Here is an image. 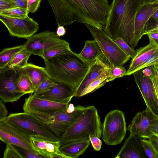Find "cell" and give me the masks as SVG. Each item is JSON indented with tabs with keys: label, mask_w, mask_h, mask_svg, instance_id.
I'll use <instances>...</instances> for the list:
<instances>
[{
	"label": "cell",
	"mask_w": 158,
	"mask_h": 158,
	"mask_svg": "<svg viewBox=\"0 0 158 158\" xmlns=\"http://www.w3.org/2000/svg\"><path fill=\"white\" fill-rule=\"evenodd\" d=\"M56 24L67 26L74 22L104 30L110 5L107 0H47Z\"/></svg>",
	"instance_id": "obj_1"
},
{
	"label": "cell",
	"mask_w": 158,
	"mask_h": 158,
	"mask_svg": "<svg viewBox=\"0 0 158 158\" xmlns=\"http://www.w3.org/2000/svg\"><path fill=\"white\" fill-rule=\"evenodd\" d=\"M143 3V0H113L104 31L113 40L119 37L131 48L135 47V19Z\"/></svg>",
	"instance_id": "obj_2"
},
{
	"label": "cell",
	"mask_w": 158,
	"mask_h": 158,
	"mask_svg": "<svg viewBox=\"0 0 158 158\" xmlns=\"http://www.w3.org/2000/svg\"><path fill=\"white\" fill-rule=\"evenodd\" d=\"M50 78L55 82L67 85L75 90L78 87L90 66L72 50L44 60Z\"/></svg>",
	"instance_id": "obj_3"
},
{
	"label": "cell",
	"mask_w": 158,
	"mask_h": 158,
	"mask_svg": "<svg viewBox=\"0 0 158 158\" xmlns=\"http://www.w3.org/2000/svg\"><path fill=\"white\" fill-rule=\"evenodd\" d=\"M102 124L97 109L94 106H86L79 117L59 138L60 146L72 141L94 135L102 136Z\"/></svg>",
	"instance_id": "obj_4"
},
{
	"label": "cell",
	"mask_w": 158,
	"mask_h": 158,
	"mask_svg": "<svg viewBox=\"0 0 158 158\" xmlns=\"http://www.w3.org/2000/svg\"><path fill=\"white\" fill-rule=\"evenodd\" d=\"M133 74L146 108L158 116V64L139 70Z\"/></svg>",
	"instance_id": "obj_5"
},
{
	"label": "cell",
	"mask_w": 158,
	"mask_h": 158,
	"mask_svg": "<svg viewBox=\"0 0 158 158\" xmlns=\"http://www.w3.org/2000/svg\"><path fill=\"white\" fill-rule=\"evenodd\" d=\"M85 25L97 42L103 57L109 66H123L130 60V56L123 52L104 30L88 24H85Z\"/></svg>",
	"instance_id": "obj_6"
},
{
	"label": "cell",
	"mask_w": 158,
	"mask_h": 158,
	"mask_svg": "<svg viewBox=\"0 0 158 158\" xmlns=\"http://www.w3.org/2000/svg\"><path fill=\"white\" fill-rule=\"evenodd\" d=\"M6 119L29 135L52 141H58L59 138L52 132L34 115L25 112L11 113Z\"/></svg>",
	"instance_id": "obj_7"
},
{
	"label": "cell",
	"mask_w": 158,
	"mask_h": 158,
	"mask_svg": "<svg viewBox=\"0 0 158 158\" xmlns=\"http://www.w3.org/2000/svg\"><path fill=\"white\" fill-rule=\"evenodd\" d=\"M125 115L118 109L111 110L106 116L102 127V139L107 145L120 144L126 133Z\"/></svg>",
	"instance_id": "obj_8"
},
{
	"label": "cell",
	"mask_w": 158,
	"mask_h": 158,
	"mask_svg": "<svg viewBox=\"0 0 158 158\" xmlns=\"http://www.w3.org/2000/svg\"><path fill=\"white\" fill-rule=\"evenodd\" d=\"M86 107L77 106L74 110L69 112L66 110L49 116L34 115L59 138L83 111Z\"/></svg>",
	"instance_id": "obj_9"
},
{
	"label": "cell",
	"mask_w": 158,
	"mask_h": 158,
	"mask_svg": "<svg viewBox=\"0 0 158 158\" xmlns=\"http://www.w3.org/2000/svg\"><path fill=\"white\" fill-rule=\"evenodd\" d=\"M127 129L131 134L142 138L158 135V116L146 108L135 116Z\"/></svg>",
	"instance_id": "obj_10"
},
{
	"label": "cell",
	"mask_w": 158,
	"mask_h": 158,
	"mask_svg": "<svg viewBox=\"0 0 158 158\" xmlns=\"http://www.w3.org/2000/svg\"><path fill=\"white\" fill-rule=\"evenodd\" d=\"M69 45L65 40L60 39L55 32L48 30L34 34L27 39L24 44V51L41 56L44 51L52 48Z\"/></svg>",
	"instance_id": "obj_11"
},
{
	"label": "cell",
	"mask_w": 158,
	"mask_h": 158,
	"mask_svg": "<svg viewBox=\"0 0 158 158\" xmlns=\"http://www.w3.org/2000/svg\"><path fill=\"white\" fill-rule=\"evenodd\" d=\"M0 21L7 29L10 36L27 39L35 34L39 24L27 15L23 19L13 18L0 14Z\"/></svg>",
	"instance_id": "obj_12"
},
{
	"label": "cell",
	"mask_w": 158,
	"mask_h": 158,
	"mask_svg": "<svg viewBox=\"0 0 158 158\" xmlns=\"http://www.w3.org/2000/svg\"><path fill=\"white\" fill-rule=\"evenodd\" d=\"M18 70L7 66L0 69V99L3 102L17 101L25 94L16 85Z\"/></svg>",
	"instance_id": "obj_13"
},
{
	"label": "cell",
	"mask_w": 158,
	"mask_h": 158,
	"mask_svg": "<svg viewBox=\"0 0 158 158\" xmlns=\"http://www.w3.org/2000/svg\"><path fill=\"white\" fill-rule=\"evenodd\" d=\"M69 104L58 103L31 94L26 98L23 110L34 115L49 116L66 110Z\"/></svg>",
	"instance_id": "obj_14"
},
{
	"label": "cell",
	"mask_w": 158,
	"mask_h": 158,
	"mask_svg": "<svg viewBox=\"0 0 158 158\" xmlns=\"http://www.w3.org/2000/svg\"><path fill=\"white\" fill-rule=\"evenodd\" d=\"M30 135L11 123L6 118L0 121V140L7 144L34 151Z\"/></svg>",
	"instance_id": "obj_15"
},
{
	"label": "cell",
	"mask_w": 158,
	"mask_h": 158,
	"mask_svg": "<svg viewBox=\"0 0 158 158\" xmlns=\"http://www.w3.org/2000/svg\"><path fill=\"white\" fill-rule=\"evenodd\" d=\"M30 137L33 150L44 158H68L60 151L59 140H51L34 135Z\"/></svg>",
	"instance_id": "obj_16"
},
{
	"label": "cell",
	"mask_w": 158,
	"mask_h": 158,
	"mask_svg": "<svg viewBox=\"0 0 158 158\" xmlns=\"http://www.w3.org/2000/svg\"><path fill=\"white\" fill-rule=\"evenodd\" d=\"M157 10L158 2L143 3L139 8L135 17L134 26L135 40L137 45L143 35L147 22Z\"/></svg>",
	"instance_id": "obj_17"
},
{
	"label": "cell",
	"mask_w": 158,
	"mask_h": 158,
	"mask_svg": "<svg viewBox=\"0 0 158 158\" xmlns=\"http://www.w3.org/2000/svg\"><path fill=\"white\" fill-rule=\"evenodd\" d=\"M142 138L130 134L115 158H147L142 146Z\"/></svg>",
	"instance_id": "obj_18"
},
{
	"label": "cell",
	"mask_w": 158,
	"mask_h": 158,
	"mask_svg": "<svg viewBox=\"0 0 158 158\" xmlns=\"http://www.w3.org/2000/svg\"><path fill=\"white\" fill-rule=\"evenodd\" d=\"M75 90L70 87L58 83L49 91L42 93L34 95L43 99L55 102L69 104L74 97Z\"/></svg>",
	"instance_id": "obj_19"
},
{
	"label": "cell",
	"mask_w": 158,
	"mask_h": 158,
	"mask_svg": "<svg viewBox=\"0 0 158 158\" xmlns=\"http://www.w3.org/2000/svg\"><path fill=\"white\" fill-rule=\"evenodd\" d=\"M109 66L103 57L96 59L90 65L84 78L75 91L74 97H80L83 91L92 81L107 71Z\"/></svg>",
	"instance_id": "obj_20"
},
{
	"label": "cell",
	"mask_w": 158,
	"mask_h": 158,
	"mask_svg": "<svg viewBox=\"0 0 158 158\" xmlns=\"http://www.w3.org/2000/svg\"><path fill=\"white\" fill-rule=\"evenodd\" d=\"M149 42L147 45L137 49L135 57L132 59L126 75L133 74L139 66L149 56L158 49V44L148 36Z\"/></svg>",
	"instance_id": "obj_21"
},
{
	"label": "cell",
	"mask_w": 158,
	"mask_h": 158,
	"mask_svg": "<svg viewBox=\"0 0 158 158\" xmlns=\"http://www.w3.org/2000/svg\"><path fill=\"white\" fill-rule=\"evenodd\" d=\"M90 142L88 138L82 139L61 145L60 150L68 158H77L84 153Z\"/></svg>",
	"instance_id": "obj_22"
},
{
	"label": "cell",
	"mask_w": 158,
	"mask_h": 158,
	"mask_svg": "<svg viewBox=\"0 0 158 158\" xmlns=\"http://www.w3.org/2000/svg\"><path fill=\"white\" fill-rule=\"evenodd\" d=\"M21 69L31 81L35 91L42 82L50 78L45 68L31 63H27Z\"/></svg>",
	"instance_id": "obj_23"
},
{
	"label": "cell",
	"mask_w": 158,
	"mask_h": 158,
	"mask_svg": "<svg viewBox=\"0 0 158 158\" xmlns=\"http://www.w3.org/2000/svg\"><path fill=\"white\" fill-rule=\"evenodd\" d=\"M78 54L81 59L89 65L96 59L103 57L101 51L94 40H87Z\"/></svg>",
	"instance_id": "obj_24"
},
{
	"label": "cell",
	"mask_w": 158,
	"mask_h": 158,
	"mask_svg": "<svg viewBox=\"0 0 158 158\" xmlns=\"http://www.w3.org/2000/svg\"><path fill=\"white\" fill-rule=\"evenodd\" d=\"M16 84L18 89L25 94H32L35 91L31 81L21 69L18 70Z\"/></svg>",
	"instance_id": "obj_25"
},
{
	"label": "cell",
	"mask_w": 158,
	"mask_h": 158,
	"mask_svg": "<svg viewBox=\"0 0 158 158\" xmlns=\"http://www.w3.org/2000/svg\"><path fill=\"white\" fill-rule=\"evenodd\" d=\"M24 44L6 48L0 52V69L7 67L13 57L23 49Z\"/></svg>",
	"instance_id": "obj_26"
},
{
	"label": "cell",
	"mask_w": 158,
	"mask_h": 158,
	"mask_svg": "<svg viewBox=\"0 0 158 158\" xmlns=\"http://www.w3.org/2000/svg\"><path fill=\"white\" fill-rule=\"evenodd\" d=\"M31 54L22 50L16 53L13 57L7 67L19 70L24 67Z\"/></svg>",
	"instance_id": "obj_27"
},
{
	"label": "cell",
	"mask_w": 158,
	"mask_h": 158,
	"mask_svg": "<svg viewBox=\"0 0 158 158\" xmlns=\"http://www.w3.org/2000/svg\"><path fill=\"white\" fill-rule=\"evenodd\" d=\"M108 73L107 71L92 81L81 93L80 97L92 93L103 86L107 82Z\"/></svg>",
	"instance_id": "obj_28"
},
{
	"label": "cell",
	"mask_w": 158,
	"mask_h": 158,
	"mask_svg": "<svg viewBox=\"0 0 158 158\" xmlns=\"http://www.w3.org/2000/svg\"><path fill=\"white\" fill-rule=\"evenodd\" d=\"M71 50L69 45L53 47L44 51L41 56L44 60L67 53Z\"/></svg>",
	"instance_id": "obj_29"
},
{
	"label": "cell",
	"mask_w": 158,
	"mask_h": 158,
	"mask_svg": "<svg viewBox=\"0 0 158 158\" xmlns=\"http://www.w3.org/2000/svg\"><path fill=\"white\" fill-rule=\"evenodd\" d=\"M127 71L125 68L122 65L109 66L107 69V82L124 77L126 75Z\"/></svg>",
	"instance_id": "obj_30"
},
{
	"label": "cell",
	"mask_w": 158,
	"mask_h": 158,
	"mask_svg": "<svg viewBox=\"0 0 158 158\" xmlns=\"http://www.w3.org/2000/svg\"><path fill=\"white\" fill-rule=\"evenodd\" d=\"M0 14L9 17L23 19L28 15L27 9L19 7H15L6 10Z\"/></svg>",
	"instance_id": "obj_31"
},
{
	"label": "cell",
	"mask_w": 158,
	"mask_h": 158,
	"mask_svg": "<svg viewBox=\"0 0 158 158\" xmlns=\"http://www.w3.org/2000/svg\"><path fill=\"white\" fill-rule=\"evenodd\" d=\"M141 142L144 152L148 158H158V151L155 148L148 140L142 138Z\"/></svg>",
	"instance_id": "obj_32"
},
{
	"label": "cell",
	"mask_w": 158,
	"mask_h": 158,
	"mask_svg": "<svg viewBox=\"0 0 158 158\" xmlns=\"http://www.w3.org/2000/svg\"><path fill=\"white\" fill-rule=\"evenodd\" d=\"M114 40L130 58L133 59L135 57L136 54V50L130 47L123 39L117 37Z\"/></svg>",
	"instance_id": "obj_33"
},
{
	"label": "cell",
	"mask_w": 158,
	"mask_h": 158,
	"mask_svg": "<svg viewBox=\"0 0 158 158\" xmlns=\"http://www.w3.org/2000/svg\"><path fill=\"white\" fill-rule=\"evenodd\" d=\"M58 84V83L55 82L50 78L47 79L41 82L33 94L35 95L46 92Z\"/></svg>",
	"instance_id": "obj_34"
},
{
	"label": "cell",
	"mask_w": 158,
	"mask_h": 158,
	"mask_svg": "<svg viewBox=\"0 0 158 158\" xmlns=\"http://www.w3.org/2000/svg\"><path fill=\"white\" fill-rule=\"evenodd\" d=\"M157 64H158V49L144 60L136 69L135 72Z\"/></svg>",
	"instance_id": "obj_35"
},
{
	"label": "cell",
	"mask_w": 158,
	"mask_h": 158,
	"mask_svg": "<svg viewBox=\"0 0 158 158\" xmlns=\"http://www.w3.org/2000/svg\"><path fill=\"white\" fill-rule=\"evenodd\" d=\"M4 158H23L14 145L7 144L4 153Z\"/></svg>",
	"instance_id": "obj_36"
},
{
	"label": "cell",
	"mask_w": 158,
	"mask_h": 158,
	"mask_svg": "<svg viewBox=\"0 0 158 158\" xmlns=\"http://www.w3.org/2000/svg\"><path fill=\"white\" fill-rule=\"evenodd\" d=\"M14 146L19 152L23 158H44L35 151L31 150L17 146Z\"/></svg>",
	"instance_id": "obj_37"
},
{
	"label": "cell",
	"mask_w": 158,
	"mask_h": 158,
	"mask_svg": "<svg viewBox=\"0 0 158 158\" xmlns=\"http://www.w3.org/2000/svg\"><path fill=\"white\" fill-rule=\"evenodd\" d=\"M42 0H27V10L28 13L36 12L40 6Z\"/></svg>",
	"instance_id": "obj_38"
},
{
	"label": "cell",
	"mask_w": 158,
	"mask_h": 158,
	"mask_svg": "<svg viewBox=\"0 0 158 158\" xmlns=\"http://www.w3.org/2000/svg\"><path fill=\"white\" fill-rule=\"evenodd\" d=\"M89 139L94 149L96 151L100 150L102 145V141L99 138L94 135H90Z\"/></svg>",
	"instance_id": "obj_39"
},
{
	"label": "cell",
	"mask_w": 158,
	"mask_h": 158,
	"mask_svg": "<svg viewBox=\"0 0 158 158\" xmlns=\"http://www.w3.org/2000/svg\"><path fill=\"white\" fill-rule=\"evenodd\" d=\"M157 29H158V21L151 17L146 24L143 35L148 31Z\"/></svg>",
	"instance_id": "obj_40"
},
{
	"label": "cell",
	"mask_w": 158,
	"mask_h": 158,
	"mask_svg": "<svg viewBox=\"0 0 158 158\" xmlns=\"http://www.w3.org/2000/svg\"><path fill=\"white\" fill-rule=\"evenodd\" d=\"M15 7L12 0H0V13L6 10Z\"/></svg>",
	"instance_id": "obj_41"
},
{
	"label": "cell",
	"mask_w": 158,
	"mask_h": 158,
	"mask_svg": "<svg viewBox=\"0 0 158 158\" xmlns=\"http://www.w3.org/2000/svg\"><path fill=\"white\" fill-rule=\"evenodd\" d=\"M3 102L0 100V121L6 118L8 114L6 108Z\"/></svg>",
	"instance_id": "obj_42"
},
{
	"label": "cell",
	"mask_w": 158,
	"mask_h": 158,
	"mask_svg": "<svg viewBox=\"0 0 158 158\" xmlns=\"http://www.w3.org/2000/svg\"><path fill=\"white\" fill-rule=\"evenodd\" d=\"M145 35H147L158 44V29L148 31L145 33Z\"/></svg>",
	"instance_id": "obj_43"
},
{
	"label": "cell",
	"mask_w": 158,
	"mask_h": 158,
	"mask_svg": "<svg viewBox=\"0 0 158 158\" xmlns=\"http://www.w3.org/2000/svg\"><path fill=\"white\" fill-rule=\"evenodd\" d=\"M148 139L155 148L158 151V135H153Z\"/></svg>",
	"instance_id": "obj_44"
},
{
	"label": "cell",
	"mask_w": 158,
	"mask_h": 158,
	"mask_svg": "<svg viewBox=\"0 0 158 158\" xmlns=\"http://www.w3.org/2000/svg\"><path fill=\"white\" fill-rule=\"evenodd\" d=\"M16 7H19L27 9V0H12Z\"/></svg>",
	"instance_id": "obj_45"
},
{
	"label": "cell",
	"mask_w": 158,
	"mask_h": 158,
	"mask_svg": "<svg viewBox=\"0 0 158 158\" xmlns=\"http://www.w3.org/2000/svg\"><path fill=\"white\" fill-rule=\"evenodd\" d=\"M57 28L56 34L57 36L60 37V36L64 35L66 33V30L64 26L58 24Z\"/></svg>",
	"instance_id": "obj_46"
},
{
	"label": "cell",
	"mask_w": 158,
	"mask_h": 158,
	"mask_svg": "<svg viewBox=\"0 0 158 158\" xmlns=\"http://www.w3.org/2000/svg\"><path fill=\"white\" fill-rule=\"evenodd\" d=\"M151 17L158 21V10L156 11L152 15Z\"/></svg>",
	"instance_id": "obj_47"
},
{
	"label": "cell",
	"mask_w": 158,
	"mask_h": 158,
	"mask_svg": "<svg viewBox=\"0 0 158 158\" xmlns=\"http://www.w3.org/2000/svg\"><path fill=\"white\" fill-rule=\"evenodd\" d=\"M144 3H150L158 2V0H143Z\"/></svg>",
	"instance_id": "obj_48"
}]
</instances>
